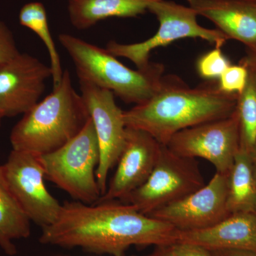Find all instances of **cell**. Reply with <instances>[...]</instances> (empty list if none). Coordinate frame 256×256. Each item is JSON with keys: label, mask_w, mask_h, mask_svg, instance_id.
Here are the masks:
<instances>
[{"label": "cell", "mask_w": 256, "mask_h": 256, "mask_svg": "<svg viewBox=\"0 0 256 256\" xmlns=\"http://www.w3.org/2000/svg\"><path fill=\"white\" fill-rule=\"evenodd\" d=\"M31 234V220L10 188L2 165H0V248L8 256L16 255L13 240Z\"/></svg>", "instance_id": "obj_18"}, {"label": "cell", "mask_w": 256, "mask_h": 256, "mask_svg": "<svg viewBox=\"0 0 256 256\" xmlns=\"http://www.w3.org/2000/svg\"><path fill=\"white\" fill-rule=\"evenodd\" d=\"M160 0H68L69 18L79 30L92 28L111 18H136Z\"/></svg>", "instance_id": "obj_16"}, {"label": "cell", "mask_w": 256, "mask_h": 256, "mask_svg": "<svg viewBox=\"0 0 256 256\" xmlns=\"http://www.w3.org/2000/svg\"><path fill=\"white\" fill-rule=\"evenodd\" d=\"M90 119L82 96L68 70L53 92L23 114L10 134L12 150L37 156L60 149L75 138Z\"/></svg>", "instance_id": "obj_3"}, {"label": "cell", "mask_w": 256, "mask_h": 256, "mask_svg": "<svg viewBox=\"0 0 256 256\" xmlns=\"http://www.w3.org/2000/svg\"><path fill=\"white\" fill-rule=\"evenodd\" d=\"M58 41L73 60L79 82L107 89L136 106L149 100L159 89L165 70L162 64L150 62L146 68L132 70L106 48L73 35L60 34Z\"/></svg>", "instance_id": "obj_4"}, {"label": "cell", "mask_w": 256, "mask_h": 256, "mask_svg": "<svg viewBox=\"0 0 256 256\" xmlns=\"http://www.w3.org/2000/svg\"><path fill=\"white\" fill-rule=\"evenodd\" d=\"M173 248L176 256H213L208 249L194 244L176 242Z\"/></svg>", "instance_id": "obj_24"}, {"label": "cell", "mask_w": 256, "mask_h": 256, "mask_svg": "<svg viewBox=\"0 0 256 256\" xmlns=\"http://www.w3.org/2000/svg\"><path fill=\"white\" fill-rule=\"evenodd\" d=\"M18 20L22 26L36 33L46 46L50 54L54 88H56L62 82L64 72L62 69L60 54L50 34L44 6L38 2L24 5L20 10Z\"/></svg>", "instance_id": "obj_19"}, {"label": "cell", "mask_w": 256, "mask_h": 256, "mask_svg": "<svg viewBox=\"0 0 256 256\" xmlns=\"http://www.w3.org/2000/svg\"><path fill=\"white\" fill-rule=\"evenodd\" d=\"M173 245L158 246H156L154 252L148 254V255H133L131 256H176L175 254Z\"/></svg>", "instance_id": "obj_26"}, {"label": "cell", "mask_w": 256, "mask_h": 256, "mask_svg": "<svg viewBox=\"0 0 256 256\" xmlns=\"http://www.w3.org/2000/svg\"><path fill=\"white\" fill-rule=\"evenodd\" d=\"M230 65V60L224 54L222 48L215 47L214 50L198 58L196 70L202 78L206 80H218Z\"/></svg>", "instance_id": "obj_21"}, {"label": "cell", "mask_w": 256, "mask_h": 256, "mask_svg": "<svg viewBox=\"0 0 256 256\" xmlns=\"http://www.w3.org/2000/svg\"><path fill=\"white\" fill-rule=\"evenodd\" d=\"M148 11L156 15L160 26L154 36L140 43L124 44L116 41L108 43L106 50L114 56L130 60L138 69L146 68L150 64L152 50L168 46L185 38H200L222 48L228 37L217 28H203L197 22L196 12L190 6L173 1L160 0L152 3Z\"/></svg>", "instance_id": "obj_6"}, {"label": "cell", "mask_w": 256, "mask_h": 256, "mask_svg": "<svg viewBox=\"0 0 256 256\" xmlns=\"http://www.w3.org/2000/svg\"><path fill=\"white\" fill-rule=\"evenodd\" d=\"M80 95L86 106L98 141L100 161L96 178L101 196L108 188V176L117 164L126 140L124 112L116 104L114 92L85 82H79ZM100 196V197H101Z\"/></svg>", "instance_id": "obj_9"}, {"label": "cell", "mask_w": 256, "mask_h": 256, "mask_svg": "<svg viewBox=\"0 0 256 256\" xmlns=\"http://www.w3.org/2000/svg\"><path fill=\"white\" fill-rule=\"evenodd\" d=\"M178 230L116 201L86 204L66 202L54 223L42 228L40 242L96 254L124 256L130 247L173 245Z\"/></svg>", "instance_id": "obj_1"}, {"label": "cell", "mask_w": 256, "mask_h": 256, "mask_svg": "<svg viewBox=\"0 0 256 256\" xmlns=\"http://www.w3.org/2000/svg\"><path fill=\"white\" fill-rule=\"evenodd\" d=\"M200 16L214 24L217 30L256 50V0H186Z\"/></svg>", "instance_id": "obj_14"}, {"label": "cell", "mask_w": 256, "mask_h": 256, "mask_svg": "<svg viewBox=\"0 0 256 256\" xmlns=\"http://www.w3.org/2000/svg\"><path fill=\"white\" fill-rule=\"evenodd\" d=\"M2 166L10 188L30 220L42 228L54 223L62 205L46 188L40 156L12 150Z\"/></svg>", "instance_id": "obj_10"}, {"label": "cell", "mask_w": 256, "mask_h": 256, "mask_svg": "<svg viewBox=\"0 0 256 256\" xmlns=\"http://www.w3.org/2000/svg\"><path fill=\"white\" fill-rule=\"evenodd\" d=\"M166 146L178 156L206 160L213 164L216 172L228 174L240 150L236 109L225 118L197 124L176 133Z\"/></svg>", "instance_id": "obj_8"}, {"label": "cell", "mask_w": 256, "mask_h": 256, "mask_svg": "<svg viewBox=\"0 0 256 256\" xmlns=\"http://www.w3.org/2000/svg\"><path fill=\"white\" fill-rule=\"evenodd\" d=\"M228 174L216 172L203 188L148 215L180 232L208 228L230 215L227 210Z\"/></svg>", "instance_id": "obj_11"}, {"label": "cell", "mask_w": 256, "mask_h": 256, "mask_svg": "<svg viewBox=\"0 0 256 256\" xmlns=\"http://www.w3.org/2000/svg\"><path fill=\"white\" fill-rule=\"evenodd\" d=\"M236 112L240 148L250 152L256 146V88L250 74L246 86L238 95Z\"/></svg>", "instance_id": "obj_20"}, {"label": "cell", "mask_w": 256, "mask_h": 256, "mask_svg": "<svg viewBox=\"0 0 256 256\" xmlns=\"http://www.w3.org/2000/svg\"><path fill=\"white\" fill-rule=\"evenodd\" d=\"M162 146L149 133L132 127L126 128L124 150L114 174L106 193L98 202L124 201L146 182L158 162Z\"/></svg>", "instance_id": "obj_13"}, {"label": "cell", "mask_w": 256, "mask_h": 256, "mask_svg": "<svg viewBox=\"0 0 256 256\" xmlns=\"http://www.w3.org/2000/svg\"><path fill=\"white\" fill-rule=\"evenodd\" d=\"M9 28L0 21V66L20 54Z\"/></svg>", "instance_id": "obj_23"}, {"label": "cell", "mask_w": 256, "mask_h": 256, "mask_svg": "<svg viewBox=\"0 0 256 256\" xmlns=\"http://www.w3.org/2000/svg\"><path fill=\"white\" fill-rule=\"evenodd\" d=\"M213 256H256V252L242 250H210Z\"/></svg>", "instance_id": "obj_25"}, {"label": "cell", "mask_w": 256, "mask_h": 256, "mask_svg": "<svg viewBox=\"0 0 256 256\" xmlns=\"http://www.w3.org/2000/svg\"><path fill=\"white\" fill-rule=\"evenodd\" d=\"M52 68L36 57L20 53L0 66V112L4 117L26 114L40 102Z\"/></svg>", "instance_id": "obj_12"}, {"label": "cell", "mask_w": 256, "mask_h": 256, "mask_svg": "<svg viewBox=\"0 0 256 256\" xmlns=\"http://www.w3.org/2000/svg\"><path fill=\"white\" fill-rule=\"evenodd\" d=\"M178 242L194 244L215 250L256 252V214H232L218 224L200 230L180 232Z\"/></svg>", "instance_id": "obj_15"}, {"label": "cell", "mask_w": 256, "mask_h": 256, "mask_svg": "<svg viewBox=\"0 0 256 256\" xmlns=\"http://www.w3.org/2000/svg\"><path fill=\"white\" fill-rule=\"evenodd\" d=\"M229 214L254 212L256 208V180L250 153L239 150L227 178Z\"/></svg>", "instance_id": "obj_17"}, {"label": "cell", "mask_w": 256, "mask_h": 256, "mask_svg": "<svg viewBox=\"0 0 256 256\" xmlns=\"http://www.w3.org/2000/svg\"><path fill=\"white\" fill-rule=\"evenodd\" d=\"M248 72L250 76L252 77V80H254V84H255L256 88V70H254V69H248Z\"/></svg>", "instance_id": "obj_29"}, {"label": "cell", "mask_w": 256, "mask_h": 256, "mask_svg": "<svg viewBox=\"0 0 256 256\" xmlns=\"http://www.w3.org/2000/svg\"><path fill=\"white\" fill-rule=\"evenodd\" d=\"M248 76V69L242 64L230 65L218 79V88L226 94L240 95L246 86Z\"/></svg>", "instance_id": "obj_22"}, {"label": "cell", "mask_w": 256, "mask_h": 256, "mask_svg": "<svg viewBox=\"0 0 256 256\" xmlns=\"http://www.w3.org/2000/svg\"><path fill=\"white\" fill-rule=\"evenodd\" d=\"M205 185L195 159L180 156L162 146L158 162L148 180L122 201L143 214L178 202Z\"/></svg>", "instance_id": "obj_7"}, {"label": "cell", "mask_w": 256, "mask_h": 256, "mask_svg": "<svg viewBox=\"0 0 256 256\" xmlns=\"http://www.w3.org/2000/svg\"><path fill=\"white\" fill-rule=\"evenodd\" d=\"M240 64L248 69L256 70V50H247L246 54L240 60Z\"/></svg>", "instance_id": "obj_27"}, {"label": "cell", "mask_w": 256, "mask_h": 256, "mask_svg": "<svg viewBox=\"0 0 256 256\" xmlns=\"http://www.w3.org/2000/svg\"><path fill=\"white\" fill-rule=\"evenodd\" d=\"M45 178L75 201L94 204L101 193L96 178L100 149L92 119L82 131L56 150L40 156Z\"/></svg>", "instance_id": "obj_5"}, {"label": "cell", "mask_w": 256, "mask_h": 256, "mask_svg": "<svg viewBox=\"0 0 256 256\" xmlns=\"http://www.w3.org/2000/svg\"><path fill=\"white\" fill-rule=\"evenodd\" d=\"M250 156H252V163H254V172H255V176L256 180V146L254 149L252 150V152H250Z\"/></svg>", "instance_id": "obj_28"}, {"label": "cell", "mask_w": 256, "mask_h": 256, "mask_svg": "<svg viewBox=\"0 0 256 256\" xmlns=\"http://www.w3.org/2000/svg\"><path fill=\"white\" fill-rule=\"evenodd\" d=\"M3 118H4V116H3L1 112H0V127H1L2 120Z\"/></svg>", "instance_id": "obj_30"}, {"label": "cell", "mask_w": 256, "mask_h": 256, "mask_svg": "<svg viewBox=\"0 0 256 256\" xmlns=\"http://www.w3.org/2000/svg\"><path fill=\"white\" fill-rule=\"evenodd\" d=\"M238 97L220 90L218 80L190 88L176 76L164 75L156 94L124 111V120L128 127L142 130L166 146L183 130L232 116Z\"/></svg>", "instance_id": "obj_2"}]
</instances>
